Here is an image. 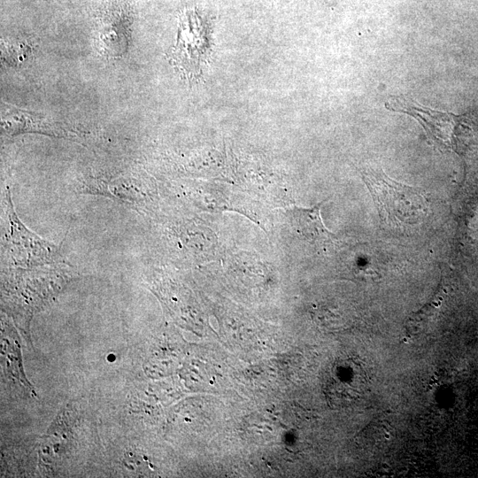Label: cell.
<instances>
[{
    "label": "cell",
    "instance_id": "7a4b0ae2",
    "mask_svg": "<svg viewBox=\"0 0 478 478\" xmlns=\"http://www.w3.org/2000/svg\"><path fill=\"white\" fill-rule=\"evenodd\" d=\"M31 268H9L4 275V297L10 309L23 321L32 316L68 280L70 273L53 264Z\"/></svg>",
    "mask_w": 478,
    "mask_h": 478
},
{
    "label": "cell",
    "instance_id": "52a82bcc",
    "mask_svg": "<svg viewBox=\"0 0 478 478\" xmlns=\"http://www.w3.org/2000/svg\"><path fill=\"white\" fill-rule=\"evenodd\" d=\"M2 131L8 135L20 133H39L55 137L74 136L59 123L44 116L4 104L1 118Z\"/></svg>",
    "mask_w": 478,
    "mask_h": 478
},
{
    "label": "cell",
    "instance_id": "3957f363",
    "mask_svg": "<svg viewBox=\"0 0 478 478\" xmlns=\"http://www.w3.org/2000/svg\"><path fill=\"white\" fill-rule=\"evenodd\" d=\"M2 235V259L7 268H31L59 263L58 245L27 228L17 215L10 189L4 197V220Z\"/></svg>",
    "mask_w": 478,
    "mask_h": 478
},
{
    "label": "cell",
    "instance_id": "5b68a950",
    "mask_svg": "<svg viewBox=\"0 0 478 478\" xmlns=\"http://www.w3.org/2000/svg\"><path fill=\"white\" fill-rule=\"evenodd\" d=\"M367 389V377L353 358L335 361L324 380L323 390L329 405L343 408L359 400Z\"/></svg>",
    "mask_w": 478,
    "mask_h": 478
},
{
    "label": "cell",
    "instance_id": "6da1fadb",
    "mask_svg": "<svg viewBox=\"0 0 478 478\" xmlns=\"http://www.w3.org/2000/svg\"><path fill=\"white\" fill-rule=\"evenodd\" d=\"M360 174L382 225L405 230L423 222L428 213V202L421 190L393 180L382 169L366 167Z\"/></svg>",
    "mask_w": 478,
    "mask_h": 478
},
{
    "label": "cell",
    "instance_id": "8992f818",
    "mask_svg": "<svg viewBox=\"0 0 478 478\" xmlns=\"http://www.w3.org/2000/svg\"><path fill=\"white\" fill-rule=\"evenodd\" d=\"M208 47L206 28L197 12L189 10L180 19L173 58L188 73H196Z\"/></svg>",
    "mask_w": 478,
    "mask_h": 478
},
{
    "label": "cell",
    "instance_id": "ba28073f",
    "mask_svg": "<svg viewBox=\"0 0 478 478\" xmlns=\"http://www.w3.org/2000/svg\"><path fill=\"white\" fill-rule=\"evenodd\" d=\"M320 206L321 204L311 208L294 206L287 212L289 222L296 233L312 244L332 243L335 238L322 221Z\"/></svg>",
    "mask_w": 478,
    "mask_h": 478
},
{
    "label": "cell",
    "instance_id": "9c48e42d",
    "mask_svg": "<svg viewBox=\"0 0 478 478\" xmlns=\"http://www.w3.org/2000/svg\"><path fill=\"white\" fill-rule=\"evenodd\" d=\"M11 340L2 337V355H4V359L8 360L7 367L10 373L31 390V386L28 384L22 370L19 343H17V341Z\"/></svg>",
    "mask_w": 478,
    "mask_h": 478
},
{
    "label": "cell",
    "instance_id": "277c9868",
    "mask_svg": "<svg viewBox=\"0 0 478 478\" xmlns=\"http://www.w3.org/2000/svg\"><path fill=\"white\" fill-rule=\"evenodd\" d=\"M78 190L108 197L138 212L150 211L157 197L153 183L132 172L112 176H89L80 183Z\"/></svg>",
    "mask_w": 478,
    "mask_h": 478
}]
</instances>
